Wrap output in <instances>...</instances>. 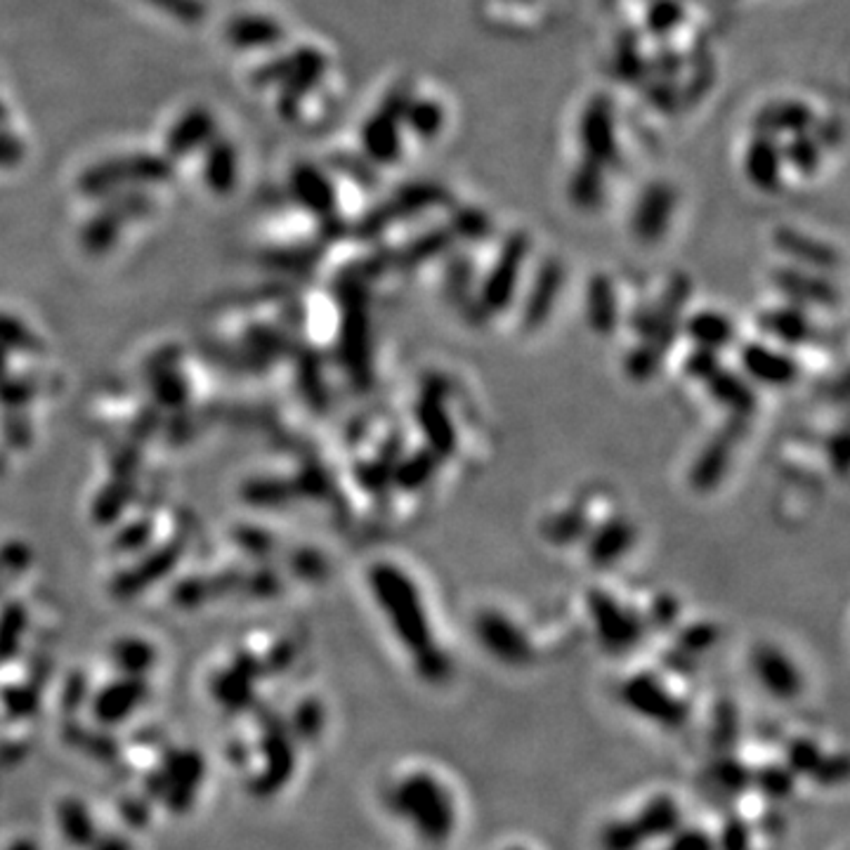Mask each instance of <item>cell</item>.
Wrapping results in <instances>:
<instances>
[{
	"mask_svg": "<svg viewBox=\"0 0 850 850\" xmlns=\"http://www.w3.org/2000/svg\"><path fill=\"white\" fill-rule=\"evenodd\" d=\"M452 227H433L423 231L414 241H409L402 250L395 254V265L399 267H416L435 256H442L454 244Z\"/></svg>",
	"mask_w": 850,
	"mask_h": 850,
	"instance_id": "obj_29",
	"label": "cell"
},
{
	"mask_svg": "<svg viewBox=\"0 0 850 850\" xmlns=\"http://www.w3.org/2000/svg\"><path fill=\"white\" fill-rule=\"evenodd\" d=\"M711 778L716 780V784L723 791H730V797H738L751 787V770L744 768L740 761H732V759L719 761L716 765H713Z\"/></svg>",
	"mask_w": 850,
	"mask_h": 850,
	"instance_id": "obj_41",
	"label": "cell"
},
{
	"mask_svg": "<svg viewBox=\"0 0 850 850\" xmlns=\"http://www.w3.org/2000/svg\"><path fill=\"white\" fill-rule=\"evenodd\" d=\"M449 227L454 231V237H461V239H482V237L490 235L492 223H490V218L480 208L463 206V208L454 210Z\"/></svg>",
	"mask_w": 850,
	"mask_h": 850,
	"instance_id": "obj_40",
	"label": "cell"
},
{
	"mask_svg": "<svg viewBox=\"0 0 850 850\" xmlns=\"http://www.w3.org/2000/svg\"><path fill=\"white\" fill-rule=\"evenodd\" d=\"M324 256V244H303V246H288V248H269L263 254V263L277 269H286V273H307L313 269L319 258Z\"/></svg>",
	"mask_w": 850,
	"mask_h": 850,
	"instance_id": "obj_33",
	"label": "cell"
},
{
	"mask_svg": "<svg viewBox=\"0 0 850 850\" xmlns=\"http://www.w3.org/2000/svg\"><path fill=\"white\" fill-rule=\"evenodd\" d=\"M8 850H38L29 839H22V841H14Z\"/></svg>",
	"mask_w": 850,
	"mask_h": 850,
	"instance_id": "obj_54",
	"label": "cell"
},
{
	"mask_svg": "<svg viewBox=\"0 0 850 850\" xmlns=\"http://www.w3.org/2000/svg\"><path fill=\"white\" fill-rule=\"evenodd\" d=\"M172 178V161L159 154H128L90 166L79 178L83 197H111L128 185H159Z\"/></svg>",
	"mask_w": 850,
	"mask_h": 850,
	"instance_id": "obj_4",
	"label": "cell"
},
{
	"mask_svg": "<svg viewBox=\"0 0 850 850\" xmlns=\"http://www.w3.org/2000/svg\"><path fill=\"white\" fill-rule=\"evenodd\" d=\"M645 843L669 839L683 822V805L671 794H654L631 818Z\"/></svg>",
	"mask_w": 850,
	"mask_h": 850,
	"instance_id": "obj_19",
	"label": "cell"
},
{
	"mask_svg": "<svg viewBox=\"0 0 850 850\" xmlns=\"http://www.w3.org/2000/svg\"><path fill=\"white\" fill-rule=\"evenodd\" d=\"M601 850H643L648 843L631 818H614L597 834Z\"/></svg>",
	"mask_w": 850,
	"mask_h": 850,
	"instance_id": "obj_36",
	"label": "cell"
},
{
	"mask_svg": "<svg viewBox=\"0 0 850 850\" xmlns=\"http://www.w3.org/2000/svg\"><path fill=\"white\" fill-rule=\"evenodd\" d=\"M328 166H332L338 172H343L345 178H350L353 182H357L362 187H374L378 182L376 170L369 164H366L364 159L353 157V154H345V151L334 154V157L328 159Z\"/></svg>",
	"mask_w": 850,
	"mask_h": 850,
	"instance_id": "obj_45",
	"label": "cell"
},
{
	"mask_svg": "<svg viewBox=\"0 0 850 850\" xmlns=\"http://www.w3.org/2000/svg\"><path fill=\"white\" fill-rule=\"evenodd\" d=\"M6 123H8V109L3 102H0V128H6Z\"/></svg>",
	"mask_w": 850,
	"mask_h": 850,
	"instance_id": "obj_55",
	"label": "cell"
},
{
	"mask_svg": "<svg viewBox=\"0 0 850 850\" xmlns=\"http://www.w3.org/2000/svg\"><path fill=\"white\" fill-rule=\"evenodd\" d=\"M810 130H813V138L824 149V147H839L841 145L846 126L837 113H832V116H827V119H816V123Z\"/></svg>",
	"mask_w": 850,
	"mask_h": 850,
	"instance_id": "obj_51",
	"label": "cell"
},
{
	"mask_svg": "<svg viewBox=\"0 0 850 850\" xmlns=\"http://www.w3.org/2000/svg\"><path fill=\"white\" fill-rule=\"evenodd\" d=\"M449 201H452V197H449L447 187H442L437 182H428V180L407 182V185H402L397 191H393L388 199H383L378 206H374L372 210H366L364 216L359 218V223L355 225V235L359 239H376L391 225L402 223V220H412V218L421 216V212L444 206Z\"/></svg>",
	"mask_w": 850,
	"mask_h": 850,
	"instance_id": "obj_5",
	"label": "cell"
},
{
	"mask_svg": "<svg viewBox=\"0 0 850 850\" xmlns=\"http://www.w3.org/2000/svg\"><path fill=\"white\" fill-rule=\"evenodd\" d=\"M787 761L797 778H816L820 763L824 761V753L816 742L794 740L787 749Z\"/></svg>",
	"mask_w": 850,
	"mask_h": 850,
	"instance_id": "obj_39",
	"label": "cell"
},
{
	"mask_svg": "<svg viewBox=\"0 0 850 850\" xmlns=\"http://www.w3.org/2000/svg\"><path fill=\"white\" fill-rule=\"evenodd\" d=\"M95 850H130V848L121 839H107V841H100Z\"/></svg>",
	"mask_w": 850,
	"mask_h": 850,
	"instance_id": "obj_53",
	"label": "cell"
},
{
	"mask_svg": "<svg viewBox=\"0 0 850 850\" xmlns=\"http://www.w3.org/2000/svg\"><path fill=\"white\" fill-rule=\"evenodd\" d=\"M504 850H530V848H525V846H508V848H504Z\"/></svg>",
	"mask_w": 850,
	"mask_h": 850,
	"instance_id": "obj_56",
	"label": "cell"
},
{
	"mask_svg": "<svg viewBox=\"0 0 850 850\" xmlns=\"http://www.w3.org/2000/svg\"><path fill=\"white\" fill-rule=\"evenodd\" d=\"M586 315L593 332L612 334L616 326V296L614 286L605 275H597L589 284L586 294Z\"/></svg>",
	"mask_w": 850,
	"mask_h": 850,
	"instance_id": "obj_27",
	"label": "cell"
},
{
	"mask_svg": "<svg viewBox=\"0 0 850 850\" xmlns=\"http://www.w3.org/2000/svg\"><path fill=\"white\" fill-rule=\"evenodd\" d=\"M591 614L603 645L612 650H629L641 638V624L607 593L591 595Z\"/></svg>",
	"mask_w": 850,
	"mask_h": 850,
	"instance_id": "obj_12",
	"label": "cell"
},
{
	"mask_svg": "<svg viewBox=\"0 0 850 850\" xmlns=\"http://www.w3.org/2000/svg\"><path fill=\"white\" fill-rule=\"evenodd\" d=\"M60 824L62 834L73 846H90L95 839V824L88 813V808L79 801H69L60 808Z\"/></svg>",
	"mask_w": 850,
	"mask_h": 850,
	"instance_id": "obj_37",
	"label": "cell"
},
{
	"mask_svg": "<svg viewBox=\"0 0 850 850\" xmlns=\"http://www.w3.org/2000/svg\"><path fill=\"white\" fill-rule=\"evenodd\" d=\"M605 170L593 161H582L570 178V199L582 210H597L605 201Z\"/></svg>",
	"mask_w": 850,
	"mask_h": 850,
	"instance_id": "obj_25",
	"label": "cell"
},
{
	"mask_svg": "<svg viewBox=\"0 0 850 850\" xmlns=\"http://www.w3.org/2000/svg\"><path fill=\"white\" fill-rule=\"evenodd\" d=\"M579 142L584 149V159L597 166H610L616 159V121L614 105L607 95H595L584 107L579 119Z\"/></svg>",
	"mask_w": 850,
	"mask_h": 850,
	"instance_id": "obj_9",
	"label": "cell"
},
{
	"mask_svg": "<svg viewBox=\"0 0 850 850\" xmlns=\"http://www.w3.org/2000/svg\"><path fill=\"white\" fill-rule=\"evenodd\" d=\"M239 178V157L237 149L225 138H212L206 145L204 159V180L216 195H229Z\"/></svg>",
	"mask_w": 850,
	"mask_h": 850,
	"instance_id": "obj_24",
	"label": "cell"
},
{
	"mask_svg": "<svg viewBox=\"0 0 850 850\" xmlns=\"http://www.w3.org/2000/svg\"><path fill=\"white\" fill-rule=\"evenodd\" d=\"M614 71L616 79L624 83L648 81V57L641 50V36L635 29L626 27L614 46Z\"/></svg>",
	"mask_w": 850,
	"mask_h": 850,
	"instance_id": "obj_26",
	"label": "cell"
},
{
	"mask_svg": "<svg viewBox=\"0 0 850 850\" xmlns=\"http://www.w3.org/2000/svg\"><path fill=\"white\" fill-rule=\"evenodd\" d=\"M782 147L770 135L757 132V138L749 142L744 154L747 180L761 191H775L782 185Z\"/></svg>",
	"mask_w": 850,
	"mask_h": 850,
	"instance_id": "obj_17",
	"label": "cell"
},
{
	"mask_svg": "<svg viewBox=\"0 0 850 850\" xmlns=\"http://www.w3.org/2000/svg\"><path fill=\"white\" fill-rule=\"evenodd\" d=\"M742 362H744V369L765 385H789L797 380V374H799L794 359L757 343L744 347Z\"/></svg>",
	"mask_w": 850,
	"mask_h": 850,
	"instance_id": "obj_23",
	"label": "cell"
},
{
	"mask_svg": "<svg viewBox=\"0 0 850 850\" xmlns=\"http://www.w3.org/2000/svg\"><path fill=\"white\" fill-rule=\"evenodd\" d=\"M326 69L328 60L324 52L317 48H298L258 67L254 81L258 86H281L279 111L286 119H296L303 100L322 83Z\"/></svg>",
	"mask_w": 850,
	"mask_h": 850,
	"instance_id": "obj_3",
	"label": "cell"
},
{
	"mask_svg": "<svg viewBox=\"0 0 850 850\" xmlns=\"http://www.w3.org/2000/svg\"><path fill=\"white\" fill-rule=\"evenodd\" d=\"M212 138H216V119H212V113L201 107L189 109L166 135V157L170 161L185 159L189 154L206 147Z\"/></svg>",
	"mask_w": 850,
	"mask_h": 850,
	"instance_id": "obj_18",
	"label": "cell"
},
{
	"mask_svg": "<svg viewBox=\"0 0 850 850\" xmlns=\"http://www.w3.org/2000/svg\"><path fill=\"white\" fill-rule=\"evenodd\" d=\"M27 145L17 138V135L0 128V168H12L24 159Z\"/></svg>",
	"mask_w": 850,
	"mask_h": 850,
	"instance_id": "obj_52",
	"label": "cell"
},
{
	"mask_svg": "<svg viewBox=\"0 0 850 850\" xmlns=\"http://www.w3.org/2000/svg\"><path fill=\"white\" fill-rule=\"evenodd\" d=\"M782 157H784V164L794 166V170H799L801 176L810 178L816 176L822 164V147L813 138V132L805 130L799 135H791L789 142L782 147Z\"/></svg>",
	"mask_w": 850,
	"mask_h": 850,
	"instance_id": "obj_34",
	"label": "cell"
},
{
	"mask_svg": "<svg viewBox=\"0 0 850 850\" xmlns=\"http://www.w3.org/2000/svg\"><path fill=\"white\" fill-rule=\"evenodd\" d=\"M716 846L719 850H751L753 848L751 824L740 816L728 818L716 837Z\"/></svg>",
	"mask_w": 850,
	"mask_h": 850,
	"instance_id": "obj_46",
	"label": "cell"
},
{
	"mask_svg": "<svg viewBox=\"0 0 850 850\" xmlns=\"http://www.w3.org/2000/svg\"><path fill=\"white\" fill-rule=\"evenodd\" d=\"M751 787H757L770 801H784L797 789V775L789 765H765L759 772H751Z\"/></svg>",
	"mask_w": 850,
	"mask_h": 850,
	"instance_id": "obj_35",
	"label": "cell"
},
{
	"mask_svg": "<svg viewBox=\"0 0 850 850\" xmlns=\"http://www.w3.org/2000/svg\"><path fill=\"white\" fill-rule=\"evenodd\" d=\"M713 395H716V399L721 397L725 404H730V407L735 409H744L751 402L744 385L735 376H723V374L713 376Z\"/></svg>",
	"mask_w": 850,
	"mask_h": 850,
	"instance_id": "obj_50",
	"label": "cell"
},
{
	"mask_svg": "<svg viewBox=\"0 0 850 850\" xmlns=\"http://www.w3.org/2000/svg\"><path fill=\"white\" fill-rule=\"evenodd\" d=\"M284 27L265 14H239L225 27L227 41L241 50L277 48L284 41Z\"/></svg>",
	"mask_w": 850,
	"mask_h": 850,
	"instance_id": "obj_22",
	"label": "cell"
},
{
	"mask_svg": "<svg viewBox=\"0 0 850 850\" xmlns=\"http://www.w3.org/2000/svg\"><path fill=\"white\" fill-rule=\"evenodd\" d=\"M751 664L759 675L761 685L772 694V698L794 700L803 690V679L797 664L778 648L761 645L757 652H753Z\"/></svg>",
	"mask_w": 850,
	"mask_h": 850,
	"instance_id": "obj_13",
	"label": "cell"
},
{
	"mask_svg": "<svg viewBox=\"0 0 850 850\" xmlns=\"http://www.w3.org/2000/svg\"><path fill=\"white\" fill-rule=\"evenodd\" d=\"M761 328L768 336L782 338L787 343H805L813 336V326H810L808 317L794 307H780V310H770L761 315Z\"/></svg>",
	"mask_w": 850,
	"mask_h": 850,
	"instance_id": "obj_31",
	"label": "cell"
},
{
	"mask_svg": "<svg viewBox=\"0 0 850 850\" xmlns=\"http://www.w3.org/2000/svg\"><path fill=\"white\" fill-rule=\"evenodd\" d=\"M444 107L431 98H412L402 113V126L418 140H435L444 128Z\"/></svg>",
	"mask_w": 850,
	"mask_h": 850,
	"instance_id": "obj_28",
	"label": "cell"
},
{
	"mask_svg": "<svg viewBox=\"0 0 850 850\" xmlns=\"http://www.w3.org/2000/svg\"><path fill=\"white\" fill-rule=\"evenodd\" d=\"M780 254H784L789 260H794L810 269H837L841 265V256L834 246H829L816 237L803 235L799 229L780 227L772 235Z\"/></svg>",
	"mask_w": 850,
	"mask_h": 850,
	"instance_id": "obj_16",
	"label": "cell"
},
{
	"mask_svg": "<svg viewBox=\"0 0 850 850\" xmlns=\"http://www.w3.org/2000/svg\"><path fill=\"white\" fill-rule=\"evenodd\" d=\"M622 702L638 716L662 728H681L688 721V704L650 673L633 675L624 683Z\"/></svg>",
	"mask_w": 850,
	"mask_h": 850,
	"instance_id": "obj_8",
	"label": "cell"
},
{
	"mask_svg": "<svg viewBox=\"0 0 850 850\" xmlns=\"http://www.w3.org/2000/svg\"><path fill=\"white\" fill-rule=\"evenodd\" d=\"M154 8H159L185 24H199L206 17L204 0H147Z\"/></svg>",
	"mask_w": 850,
	"mask_h": 850,
	"instance_id": "obj_49",
	"label": "cell"
},
{
	"mask_svg": "<svg viewBox=\"0 0 850 850\" xmlns=\"http://www.w3.org/2000/svg\"><path fill=\"white\" fill-rule=\"evenodd\" d=\"M664 850H719L716 837H711L702 827L681 824L675 832L662 841Z\"/></svg>",
	"mask_w": 850,
	"mask_h": 850,
	"instance_id": "obj_44",
	"label": "cell"
},
{
	"mask_svg": "<svg viewBox=\"0 0 850 850\" xmlns=\"http://www.w3.org/2000/svg\"><path fill=\"white\" fill-rule=\"evenodd\" d=\"M685 67V57L671 48L662 46L652 57H648V79H675Z\"/></svg>",
	"mask_w": 850,
	"mask_h": 850,
	"instance_id": "obj_48",
	"label": "cell"
},
{
	"mask_svg": "<svg viewBox=\"0 0 850 850\" xmlns=\"http://www.w3.org/2000/svg\"><path fill=\"white\" fill-rule=\"evenodd\" d=\"M291 195L305 210H310L319 220L338 212V195L334 182L328 180L324 170H319L313 164H298L294 168Z\"/></svg>",
	"mask_w": 850,
	"mask_h": 850,
	"instance_id": "obj_14",
	"label": "cell"
},
{
	"mask_svg": "<svg viewBox=\"0 0 850 850\" xmlns=\"http://www.w3.org/2000/svg\"><path fill=\"white\" fill-rule=\"evenodd\" d=\"M475 633L480 638V643L492 652L496 660L504 664H527L532 660V648L527 643L525 633L520 631L506 614H501L496 610H487L477 616L475 622Z\"/></svg>",
	"mask_w": 850,
	"mask_h": 850,
	"instance_id": "obj_10",
	"label": "cell"
},
{
	"mask_svg": "<svg viewBox=\"0 0 850 850\" xmlns=\"http://www.w3.org/2000/svg\"><path fill=\"white\" fill-rule=\"evenodd\" d=\"M675 189L669 182H652L643 189L641 199L635 204L631 229L638 241L654 244L660 241L671 225L675 210Z\"/></svg>",
	"mask_w": 850,
	"mask_h": 850,
	"instance_id": "obj_11",
	"label": "cell"
},
{
	"mask_svg": "<svg viewBox=\"0 0 850 850\" xmlns=\"http://www.w3.org/2000/svg\"><path fill=\"white\" fill-rule=\"evenodd\" d=\"M683 17L685 10L679 0H654L645 12V31L654 38H669L681 27Z\"/></svg>",
	"mask_w": 850,
	"mask_h": 850,
	"instance_id": "obj_38",
	"label": "cell"
},
{
	"mask_svg": "<svg viewBox=\"0 0 850 850\" xmlns=\"http://www.w3.org/2000/svg\"><path fill=\"white\" fill-rule=\"evenodd\" d=\"M816 111L810 105L801 100H778L761 107L753 116V128L761 135H770V138H778V135H799L813 128L816 123Z\"/></svg>",
	"mask_w": 850,
	"mask_h": 850,
	"instance_id": "obj_15",
	"label": "cell"
},
{
	"mask_svg": "<svg viewBox=\"0 0 850 850\" xmlns=\"http://www.w3.org/2000/svg\"><path fill=\"white\" fill-rule=\"evenodd\" d=\"M772 279H775L780 291L787 294L791 300L834 307V305H839V298H841L834 284H829L820 275L803 273V269H797V267H780V269H775Z\"/></svg>",
	"mask_w": 850,
	"mask_h": 850,
	"instance_id": "obj_21",
	"label": "cell"
},
{
	"mask_svg": "<svg viewBox=\"0 0 850 850\" xmlns=\"http://www.w3.org/2000/svg\"><path fill=\"white\" fill-rule=\"evenodd\" d=\"M629 544H631V527L616 523L593 541V557L601 560V563H610V560H614L616 555H622Z\"/></svg>",
	"mask_w": 850,
	"mask_h": 850,
	"instance_id": "obj_43",
	"label": "cell"
},
{
	"mask_svg": "<svg viewBox=\"0 0 850 850\" xmlns=\"http://www.w3.org/2000/svg\"><path fill=\"white\" fill-rule=\"evenodd\" d=\"M530 246L532 241L525 231H513V235L506 237L504 246H501L496 256V263L492 265L487 279L482 281V288H480L477 305L482 307V310L498 315L511 305L520 275H523V263L530 254Z\"/></svg>",
	"mask_w": 850,
	"mask_h": 850,
	"instance_id": "obj_7",
	"label": "cell"
},
{
	"mask_svg": "<svg viewBox=\"0 0 850 850\" xmlns=\"http://www.w3.org/2000/svg\"><path fill=\"white\" fill-rule=\"evenodd\" d=\"M725 463H728V447L725 444H711V447L706 449V454L702 456V461L698 463V468H694V480H698L700 487H711L713 482H716L723 471H725Z\"/></svg>",
	"mask_w": 850,
	"mask_h": 850,
	"instance_id": "obj_47",
	"label": "cell"
},
{
	"mask_svg": "<svg viewBox=\"0 0 850 850\" xmlns=\"http://www.w3.org/2000/svg\"><path fill=\"white\" fill-rule=\"evenodd\" d=\"M388 805L421 841L431 846L447 843L456 832V799L431 770H412L399 778L388 791Z\"/></svg>",
	"mask_w": 850,
	"mask_h": 850,
	"instance_id": "obj_2",
	"label": "cell"
},
{
	"mask_svg": "<svg viewBox=\"0 0 850 850\" xmlns=\"http://www.w3.org/2000/svg\"><path fill=\"white\" fill-rule=\"evenodd\" d=\"M645 100L664 113H673L683 105V92L681 86L675 83V79H648L645 88Z\"/></svg>",
	"mask_w": 850,
	"mask_h": 850,
	"instance_id": "obj_42",
	"label": "cell"
},
{
	"mask_svg": "<svg viewBox=\"0 0 850 850\" xmlns=\"http://www.w3.org/2000/svg\"><path fill=\"white\" fill-rule=\"evenodd\" d=\"M563 277H565L563 265H560L557 260H546L538 267L532 291L527 294V300H525V310H523L525 328H538L548 319V315L555 307V300L560 296V288H563Z\"/></svg>",
	"mask_w": 850,
	"mask_h": 850,
	"instance_id": "obj_20",
	"label": "cell"
},
{
	"mask_svg": "<svg viewBox=\"0 0 850 850\" xmlns=\"http://www.w3.org/2000/svg\"><path fill=\"white\" fill-rule=\"evenodd\" d=\"M412 100L407 83L395 86L380 107L372 113V119L362 128V149L366 159L378 166H391L402 154V113Z\"/></svg>",
	"mask_w": 850,
	"mask_h": 850,
	"instance_id": "obj_6",
	"label": "cell"
},
{
	"mask_svg": "<svg viewBox=\"0 0 850 850\" xmlns=\"http://www.w3.org/2000/svg\"><path fill=\"white\" fill-rule=\"evenodd\" d=\"M123 225H126V220L121 216H116L111 208L105 206L100 212H95V216L86 223V227L81 231L83 248L92 256L107 254V250L116 244V239L121 237Z\"/></svg>",
	"mask_w": 850,
	"mask_h": 850,
	"instance_id": "obj_30",
	"label": "cell"
},
{
	"mask_svg": "<svg viewBox=\"0 0 850 850\" xmlns=\"http://www.w3.org/2000/svg\"><path fill=\"white\" fill-rule=\"evenodd\" d=\"M688 334L698 340L704 350H721L730 340H732V324L728 317L704 310L698 313L688 322Z\"/></svg>",
	"mask_w": 850,
	"mask_h": 850,
	"instance_id": "obj_32",
	"label": "cell"
},
{
	"mask_svg": "<svg viewBox=\"0 0 850 850\" xmlns=\"http://www.w3.org/2000/svg\"><path fill=\"white\" fill-rule=\"evenodd\" d=\"M369 584L385 616H388L393 629L399 633L402 643L421 660L418 671L428 681H442L449 671V664L433 643L428 614H425L421 593L414 586L409 574L402 567L380 563L374 565Z\"/></svg>",
	"mask_w": 850,
	"mask_h": 850,
	"instance_id": "obj_1",
	"label": "cell"
}]
</instances>
